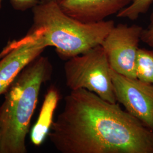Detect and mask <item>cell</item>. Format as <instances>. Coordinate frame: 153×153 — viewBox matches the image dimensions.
Instances as JSON below:
<instances>
[{"mask_svg": "<svg viewBox=\"0 0 153 153\" xmlns=\"http://www.w3.org/2000/svg\"><path fill=\"white\" fill-rule=\"evenodd\" d=\"M48 137L61 153H153V131L117 103L71 90Z\"/></svg>", "mask_w": 153, "mask_h": 153, "instance_id": "cell-1", "label": "cell"}, {"mask_svg": "<svg viewBox=\"0 0 153 153\" xmlns=\"http://www.w3.org/2000/svg\"><path fill=\"white\" fill-rule=\"evenodd\" d=\"M52 65L40 56L26 66L5 93L0 106V153H26V139L42 85L50 80Z\"/></svg>", "mask_w": 153, "mask_h": 153, "instance_id": "cell-2", "label": "cell"}, {"mask_svg": "<svg viewBox=\"0 0 153 153\" xmlns=\"http://www.w3.org/2000/svg\"><path fill=\"white\" fill-rule=\"evenodd\" d=\"M31 28L40 33L47 47H55L68 60L101 45L115 26L113 21L86 23L66 14L58 3L40 2L32 9Z\"/></svg>", "mask_w": 153, "mask_h": 153, "instance_id": "cell-3", "label": "cell"}, {"mask_svg": "<svg viewBox=\"0 0 153 153\" xmlns=\"http://www.w3.org/2000/svg\"><path fill=\"white\" fill-rule=\"evenodd\" d=\"M66 85L71 90L85 89L111 103H117L111 66L101 45L66 61Z\"/></svg>", "mask_w": 153, "mask_h": 153, "instance_id": "cell-4", "label": "cell"}, {"mask_svg": "<svg viewBox=\"0 0 153 153\" xmlns=\"http://www.w3.org/2000/svg\"><path fill=\"white\" fill-rule=\"evenodd\" d=\"M143 28L137 25L120 23L112 28L101 45L111 68L116 73L137 78L136 63Z\"/></svg>", "mask_w": 153, "mask_h": 153, "instance_id": "cell-5", "label": "cell"}, {"mask_svg": "<svg viewBox=\"0 0 153 153\" xmlns=\"http://www.w3.org/2000/svg\"><path fill=\"white\" fill-rule=\"evenodd\" d=\"M117 102L153 131V85L124 76L111 68Z\"/></svg>", "mask_w": 153, "mask_h": 153, "instance_id": "cell-6", "label": "cell"}, {"mask_svg": "<svg viewBox=\"0 0 153 153\" xmlns=\"http://www.w3.org/2000/svg\"><path fill=\"white\" fill-rule=\"evenodd\" d=\"M8 44V52L0 60V95L5 94L23 69L47 48L40 33L33 28L23 38Z\"/></svg>", "mask_w": 153, "mask_h": 153, "instance_id": "cell-7", "label": "cell"}, {"mask_svg": "<svg viewBox=\"0 0 153 153\" xmlns=\"http://www.w3.org/2000/svg\"><path fill=\"white\" fill-rule=\"evenodd\" d=\"M133 0H61V9L68 15L86 23L104 21L117 14Z\"/></svg>", "mask_w": 153, "mask_h": 153, "instance_id": "cell-8", "label": "cell"}, {"mask_svg": "<svg viewBox=\"0 0 153 153\" xmlns=\"http://www.w3.org/2000/svg\"><path fill=\"white\" fill-rule=\"evenodd\" d=\"M59 98V93L56 88H50L45 95L38 120L33 127L31 136L32 142L36 146H40L48 136L53 122V116Z\"/></svg>", "mask_w": 153, "mask_h": 153, "instance_id": "cell-9", "label": "cell"}, {"mask_svg": "<svg viewBox=\"0 0 153 153\" xmlns=\"http://www.w3.org/2000/svg\"><path fill=\"white\" fill-rule=\"evenodd\" d=\"M136 74L138 79L153 85V49L139 48L136 63Z\"/></svg>", "mask_w": 153, "mask_h": 153, "instance_id": "cell-10", "label": "cell"}, {"mask_svg": "<svg viewBox=\"0 0 153 153\" xmlns=\"http://www.w3.org/2000/svg\"><path fill=\"white\" fill-rule=\"evenodd\" d=\"M153 3V0H133L129 5L117 13V16L134 21L140 15L146 13Z\"/></svg>", "mask_w": 153, "mask_h": 153, "instance_id": "cell-11", "label": "cell"}, {"mask_svg": "<svg viewBox=\"0 0 153 153\" xmlns=\"http://www.w3.org/2000/svg\"><path fill=\"white\" fill-rule=\"evenodd\" d=\"M13 7L16 10L26 11L33 8L40 3V0H10ZM3 0H0V10Z\"/></svg>", "mask_w": 153, "mask_h": 153, "instance_id": "cell-12", "label": "cell"}, {"mask_svg": "<svg viewBox=\"0 0 153 153\" xmlns=\"http://www.w3.org/2000/svg\"><path fill=\"white\" fill-rule=\"evenodd\" d=\"M141 41L145 44L153 48V8L150 16L149 23L147 27L143 28Z\"/></svg>", "mask_w": 153, "mask_h": 153, "instance_id": "cell-13", "label": "cell"}, {"mask_svg": "<svg viewBox=\"0 0 153 153\" xmlns=\"http://www.w3.org/2000/svg\"><path fill=\"white\" fill-rule=\"evenodd\" d=\"M9 49V44H7L5 47V48L2 49V51L0 52V60L6 54V53L8 52Z\"/></svg>", "mask_w": 153, "mask_h": 153, "instance_id": "cell-14", "label": "cell"}, {"mask_svg": "<svg viewBox=\"0 0 153 153\" xmlns=\"http://www.w3.org/2000/svg\"><path fill=\"white\" fill-rule=\"evenodd\" d=\"M61 0H40V2L42 3H45V2H55L57 3H59L60 2Z\"/></svg>", "mask_w": 153, "mask_h": 153, "instance_id": "cell-15", "label": "cell"}, {"mask_svg": "<svg viewBox=\"0 0 153 153\" xmlns=\"http://www.w3.org/2000/svg\"><path fill=\"white\" fill-rule=\"evenodd\" d=\"M1 131L0 129V144H1Z\"/></svg>", "mask_w": 153, "mask_h": 153, "instance_id": "cell-16", "label": "cell"}]
</instances>
